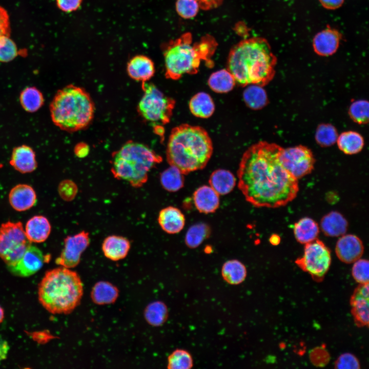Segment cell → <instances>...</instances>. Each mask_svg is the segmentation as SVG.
<instances>
[{
    "label": "cell",
    "mask_w": 369,
    "mask_h": 369,
    "mask_svg": "<svg viewBox=\"0 0 369 369\" xmlns=\"http://www.w3.org/2000/svg\"><path fill=\"white\" fill-rule=\"evenodd\" d=\"M295 263L314 281L321 282L331 265L330 250L321 240L316 239L305 244L303 256L297 258Z\"/></svg>",
    "instance_id": "10"
},
{
    "label": "cell",
    "mask_w": 369,
    "mask_h": 369,
    "mask_svg": "<svg viewBox=\"0 0 369 369\" xmlns=\"http://www.w3.org/2000/svg\"><path fill=\"white\" fill-rule=\"evenodd\" d=\"M270 241L274 245H278L280 242V237L276 234L272 235L270 238Z\"/></svg>",
    "instance_id": "51"
},
{
    "label": "cell",
    "mask_w": 369,
    "mask_h": 369,
    "mask_svg": "<svg viewBox=\"0 0 369 369\" xmlns=\"http://www.w3.org/2000/svg\"><path fill=\"white\" fill-rule=\"evenodd\" d=\"M243 93V100L248 107L259 110L265 107L268 101L267 94L262 86L257 85L247 86Z\"/></svg>",
    "instance_id": "32"
},
{
    "label": "cell",
    "mask_w": 369,
    "mask_h": 369,
    "mask_svg": "<svg viewBox=\"0 0 369 369\" xmlns=\"http://www.w3.org/2000/svg\"><path fill=\"white\" fill-rule=\"evenodd\" d=\"M322 5L328 9H335L339 7L344 0H319Z\"/></svg>",
    "instance_id": "50"
},
{
    "label": "cell",
    "mask_w": 369,
    "mask_h": 369,
    "mask_svg": "<svg viewBox=\"0 0 369 369\" xmlns=\"http://www.w3.org/2000/svg\"><path fill=\"white\" fill-rule=\"evenodd\" d=\"M175 8L177 14L184 19L195 17L200 9L196 0H176Z\"/></svg>",
    "instance_id": "41"
},
{
    "label": "cell",
    "mask_w": 369,
    "mask_h": 369,
    "mask_svg": "<svg viewBox=\"0 0 369 369\" xmlns=\"http://www.w3.org/2000/svg\"><path fill=\"white\" fill-rule=\"evenodd\" d=\"M368 282L359 284L350 299L351 313L358 327L368 326L369 321Z\"/></svg>",
    "instance_id": "14"
},
{
    "label": "cell",
    "mask_w": 369,
    "mask_h": 369,
    "mask_svg": "<svg viewBox=\"0 0 369 369\" xmlns=\"http://www.w3.org/2000/svg\"><path fill=\"white\" fill-rule=\"evenodd\" d=\"M338 136L336 128L331 124L319 125L316 132L317 142L321 146L328 147L335 144Z\"/></svg>",
    "instance_id": "38"
},
{
    "label": "cell",
    "mask_w": 369,
    "mask_h": 369,
    "mask_svg": "<svg viewBox=\"0 0 369 369\" xmlns=\"http://www.w3.org/2000/svg\"><path fill=\"white\" fill-rule=\"evenodd\" d=\"M45 259L42 251L31 244L20 259L15 264L8 266V269L13 275L28 277L42 268Z\"/></svg>",
    "instance_id": "13"
},
{
    "label": "cell",
    "mask_w": 369,
    "mask_h": 369,
    "mask_svg": "<svg viewBox=\"0 0 369 369\" xmlns=\"http://www.w3.org/2000/svg\"><path fill=\"white\" fill-rule=\"evenodd\" d=\"M210 232V228L207 224L202 222L195 224L188 229L185 236V243L190 248H196L209 236Z\"/></svg>",
    "instance_id": "36"
},
{
    "label": "cell",
    "mask_w": 369,
    "mask_h": 369,
    "mask_svg": "<svg viewBox=\"0 0 369 369\" xmlns=\"http://www.w3.org/2000/svg\"><path fill=\"white\" fill-rule=\"evenodd\" d=\"M340 39V35L335 30L326 29L318 33L313 40L315 52L322 56H327L337 50Z\"/></svg>",
    "instance_id": "22"
},
{
    "label": "cell",
    "mask_w": 369,
    "mask_h": 369,
    "mask_svg": "<svg viewBox=\"0 0 369 369\" xmlns=\"http://www.w3.org/2000/svg\"><path fill=\"white\" fill-rule=\"evenodd\" d=\"M217 46L214 38L209 35L193 43L190 32L166 43L163 47L166 77L177 80L185 74H196L201 60L206 61L210 67L213 63L211 57Z\"/></svg>",
    "instance_id": "4"
},
{
    "label": "cell",
    "mask_w": 369,
    "mask_h": 369,
    "mask_svg": "<svg viewBox=\"0 0 369 369\" xmlns=\"http://www.w3.org/2000/svg\"><path fill=\"white\" fill-rule=\"evenodd\" d=\"M336 368H360V363L357 357L350 353L341 354L335 362Z\"/></svg>",
    "instance_id": "44"
},
{
    "label": "cell",
    "mask_w": 369,
    "mask_h": 369,
    "mask_svg": "<svg viewBox=\"0 0 369 369\" xmlns=\"http://www.w3.org/2000/svg\"><path fill=\"white\" fill-rule=\"evenodd\" d=\"M337 141L340 150L346 154H356L361 151L364 146L362 136L355 131L342 133Z\"/></svg>",
    "instance_id": "31"
},
{
    "label": "cell",
    "mask_w": 369,
    "mask_h": 369,
    "mask_svg": "<svg viewBox=\"0 0 369 369\" xmlns=\"http://www.w3.org/2000/svg\"><path fill=\"white\" fill-rule=\"evenodd\" d=\"M213 150L211 138L204 129L181 124L172 130L166 158L170 166L185 175L203 169L212 156Z\"/></svg>",
    "instance_id": "3"
},
{
    "label": "cell",
    "mask_w": 369,
    "mask_h": 369,
    "mask_svg": "<svg viewBox=\"0 0 369 369\" xmlns=\"http://www.w3.org/2000/svg\"><path fill=\"white\" fill-rule=\"evenodd\" d=\"M0 34L10 35L9 16L5 8L0 6Z\"/></svg>",
    "instance_id": "46"
},
{
    "label": "cell",
    "mask_w": 369,
    "mask_h": 369,
    "mask_svg": "<svg viewBox=\"0 0 369 369\" xmlns=\"http://www.w3.org/2000/svg\"><path fill=\"white\" fill-rule=\"evenodd\" d=\"M82 0H56L58 8L65 12H71L80 7Z\"/></svg>",
    "instance_id": "45"
},
{
    "label": "cell",
    "mask_w": 369,
    "mask_h": 369,
    "mask_svg": "<svg viewBox=\"0 0 369 369\" xmlns=\"http://www.w3.org/2000/svg\"><path fill=\"white\" fill-rule=\"evenodd\" d=\"M368 263L367 260L360 258L354 262L352 270V276L359 284L368 282Z\"/></svg>",
    "instance_id": "42"
},
{
    "label": "cell",
    "mask_w": 369,
    "mask_h": 369,
    "mask_svg": "<svg viewBox=\"0 0 369 369\" xmlns=\"http://www.w3.org/2000/svg\"><path fill=\"white\" fill-rule=\"evenodd\" d=\"M364 251L361 239L352 234L343 235L336 244L335 252L340 260L345 263H354L360 259Z\"/></svg>",
    "instance_id": "15"
},
{
    "label": "cell",
    "mask_w": 369,
    "mask_h": 369,
    "mask_svg": "<svg viewBox=\"0 0 369 369\" xmlns=\"http://www.w3.org/2000/svg\"><path fill=\"white\" fill-rule=\"evenodd\" d=\"M169 316V311L166 304L161 301H156L149 304L145 311V317L147 322L154 326L164 324Z\"/></svg>",
    "instance_id": "34"
},
{
    "label": "cell",
    "mask_w": 369,
    "mask_h": 369,
    "mask_svg": "<svg viewBox=\"0 0 369 369\" xmlns=\"http://www.w3.org/2000/svg\"><path fill=\"white\" fill-rule=\"evenodd\" d=\"M4 318V311L3 309L0 306V323L3 321Z\"/></svg>",
    "instance_id": "52"
},
{
    "label": "cell",
    "mask_w": 369,
    "mask_h": 369,
    "mask_svg": "<svg viewBox=\"0 0 369 369\" xmlns=\"http://www.w3.org/2000/svg\"><path fill=\"white\" fill-rule=\"evenodd\" d=\"M193 365L192 356L186 350L176 348L168 356L167 368L190 369Z\"/></svg>",
    "instance_id": "37"
},
{
    "label": "cell",
    "mask_w": 369,
    "mask_h": 369,
    "mask_svg": "<svg viewBox=\"0 0 369 369\" xmlns=\"http://www.w3.org/2000/svg\"><path fill=\"white\" fill-rule=\"evenodd\" d=\"M91 295L95 303L104 305L114 302L118 296V291L112 284L100 281L95 284Z\"/></svg>",
    "instance_id": "29"
},
{
    "label": "cell",
    "mask_w": 369,
    "mask_h": 369,
    "mask_svg": "<svg viewBox=\"0 0 369 369\" xmlns=\"http://www.w3.org/2000/svg\"><path fill=\"white\" fill-rule=\"evenodd\" d=\"M319 228L318 224L309 217H304L295 223L294 233L299 242L306 244L316 239L318 235Z\"/></svg>",
    "instance_id": "28"
},
{
    "label": "cell",
    "mask_w": 369,
    "mask_h": 369,
    "mask_svg": "<svg viewBox=\"0 0 369 369\" xmlns=\"http://www.w3.org/2000/svg\"><path fill=\"white\" fill-rule=\"evenodd\" d=\"M348 223L341 214L332 211L323 217L321 228L323 233L330 237H337L345 234Z\"/></svg>",
    "instance_id": "24"
},
{
    "label": "cell",
    "mask_w": 369,
    "mask_h": 369,
    "mask_svg": "<svg viewBox=\"0 0 369 369\" xmlns=\"http://www.w3.org/2000/svg\"><path fill=\"white\" fill-rule=\"evenodd\" d=\"M210 186L219 195L230 193L236 184V178L230 171L224 169H217L210 175Z\"/></svg>",
    "instance_id": "27"
},
{
    "label": "cell",
    "mask_w": 369,
    "mask_h": 369,
    "mask_svg": "<svg viewBox=\"0 0 369 369\" xmlns=\"http://www.w3.org/2000/svg\"><path fill=\"white\" fill-rule=\"evenodd\" d=\"M221 275L223 280L228 284L239 285L245 280L247 270L245 265L240 261L231 259L222 264Z\"/></svg>",
    "instance_id": "25"
},
{
    "label": "cell",
    "mask_w": 369,
    "mask_h": 369,
    "mask_svg": "<svg viewBox=\"0 0 369 369\" xmlns=\"http://www.w3.org/2000/svg\"><path fill=\"white\" fill-rule=\"evenodd\" d=\"M52 120L61 130L74 132L87 127L94 117L95 106L84 88L69 85L59 90L50 105Z\"/></svg>",
    "instance_id": "6"
},
{
    "label": "cell",
    "mask_w": 369,
    "mask_h": 369,
    "mask_svg": "<svg viewBox=\"0 0 369 369\" xmlns=\"http://www.w3.org/2000/svg\"><path fill=\"white\" fill-rule=\"evenodd\" d=\"M131 248L129 240L119 235H110L107 237L102 243V251L105 257L113 261L125 258Z\"/></svg>",
    "instance_id": "20"
},
{
    "label": "cell",
    "mask_w": 369,
    "mask_h": 369,
    "mask_svg": "<svg viewBox=\"0 0 369 369\" xmlns=\"http://www.w3.org/2000/svg\"><path fill=\"white\" fill-rule=\"evenodd\" d=\"M208 83L210 88L218 93L231 91L236 84L233 76L227 69H221L213 73L209 77Z\"/></svg>",
    "instance_id": "30"
},
{
    "label": "cell",
    "mask_w": 369,
    "mask_h": 369,
    "mask_svg": "<svg viewBox=\"0 0 369 369\" xmlns=\"http://www.w3.org/2000/svg\"><path fill=\"white\" fill-rule=\"evenodd\" d=\"M143 95L139 100L137 111L146 121L154 127H162L169 122L175 101L166 96L154 85L142 83Z\"/></svg>",
    "instance_id": "8"
},
{
    "label": "cell",
    "mask_w": 369,
    "mask_h": 369,
    "mask_svg": "<svg viewBox=\"0 0 369 369\" xmlns=\"http://www.w3.org/2000/svg\"><path fill=\"white\" fill-rule=\"evenodd\" d=\"M158 222L165 232L174 234L179 233L183 229L185 224V217L178 208L169 206L160 211Z\"/></svg>",
    "instance_id": "19"
},
{
    "label": "cell",
    "mask_w": 369,
    "mask_h": 369,
    "mask_svg": "<svg viewBox=\"0 0 369 369\" xmlns=\"http://www.w3.org/2000/svg\"><path fill=\"white\" fill-rule=\"evenodd\" d=\"M127 71L132 79L143 83L148 81L153 76L155 66L153 61L148 56L137 55L128 61Z\"/></svg>",
    "instance_id": "16"
},
{
    "label": "cell",
    "mask_w": 369,
    "mask_h": 369,
    "mask_svg": "<svg viewBox=\"0 0 369 369\" xmlns=\"http://www.w3.org/2000/svg\"><path fill=\"white\" fill-rule=\"evenodd\" d=\"M193 200L197 210L202 213H214L219 206V195L207 185L202 186L195 191Z\"/></svg>",
    "instance_id": "21"
},
{
    "label": "cell",
    "mask_w": 369,
    "mask_h": 369,
    "mask_svg": "<svg viewBox=\"0 0 369 369\" xmlns=\"http://www.w3.org/2000/svg\"><path fill=\"white\" fill-rule=\"evenodd\" d=\"M19 100L23 109L30 113L38 110L44 102L43 94L34 87L24 89L20 94Z\"/></svg>",
    "instance_id": "33"
},
{
    "label": "cell",
    "mask_w": 369,
    "mask_h": 369,
    "mask_svg": "<svg viewBox=\"0 0 369 369\" xmlns=\"http://www.w3.org/2000/svg\"><path fill=\"white\" fill-rule=\"evenodd\" d=\"M31 244L21 222L8 221L0 227V257L7 266L15 264Z\"/></svg>",
    "instance_id": "9"
},
{
    "label": "cell",
    "mask_w": 369,
    "mask_h": 369,
    "mask_svg": "<svg viewBox=\"0 0 369 369\" xmlns=\"http://www.w3.org/2000/svg\"><path fill=\"white\" fill-rule=\"evenodd\" d=\"M279 158L282 166L297 179L311 173L315 162L312 151L303 146L282 148Z\"/></svg>",
    "instance_id": "11"
},
{
    "label": "cell",
    "mask_w": 369,
    "mask_h": 369,
    "mask_svg": "<svg viewBox=\"0 0 369 369\" xmlns=\"http://www.w3.org/2000/svg\"><path fill=\"white\" fill-rule=\"evenodd\" d=\"M9 350L8 343L6 340L0 338V364L7 358Z\"/></svg>",
    "instance_id": "49"
},
{
    "label": "cell",
    "mask_w": 369,
    "mask_h": 369,
    "mask_svg": "<svg viewBox=\"0 0 369 369\" xmlns=\"http://www.w3.org/2000/svg\"><path fill=\"white\" fill-rule=\"evenodd\" d=\"M83 285L79 275L63 266L47 271L38 286V300L48 312L67 314L79 303Z\"/></svg>",
    "instance_id": "5"
},
{
    "label": "cell",
    "mask_w": 369,
    "mask_h": 369,
    "mask_svg": "<svg viewBox=\"0 0 369 369\" xmlns=\"http://www.w3.org/2000/svg\"><path fill=\"white\" fill-rule=\"evenodd\" d=\"M276 58L266 39L253 37L244 39L230 50L227 70L241 86L268 84L275 75Z\"/></svg>",
    "instance_id": "2"
},
{
    "label": "cell",
    "mask_w": 369,
    "mask_h": 369,
    "mask_svg": "<svg viewBox=\"0 0 369 369\" xmlns=\"http://www.w3.org/2000/svg\"><path fill=\"white\" fill-rule=\"evenodd\" d=\"M162 160L147 146L130 140L112 154L111 171L115 178L138 188L147 181L150 171Z\"/></svg>",
    "instance_id": "7"
},
{
    "label": "cell",
    "mask_w": 369,
    "mask_h": 369,
    "mask_svg": "<svg viewBox=\"0 0 369 369\" xmlns=\"http://www.w3.org/2000/svg\"><path fill=\"white\" fill-rule=\"evenodd\" d=\"M282 147L260 141L243 153L237 171L238 186L247 201L257 208H276L294 199L298 179L281 165Z\"/></svg>",
    "instance_id": "1"
},
{
    "label": "cell",
    "mask_w": 369,
    "mask_h": 369,
    "mask_svg": "<svg viewBox=\"0 0 369 369\" xmlns=\"http://www.w3.org/2000/svg\"><path fill=\"white\" fill-rule=\"evenodd\" d=\"M89 233L82 231L64 239V248L55 262L61 266L72 268L80 262L82 253L90 244Z\"/></svg>",
    "instance_id": "12"
},
{
    "label": "cell",
    "mask_w": 369,
    "mask_h": 369,
    "mask_svg": "<svg viewBox=\"0 0 369 369\" xmlns=\"http://www.w3.org/2000/svg\"><path fill=\"white\" fill-rule=\"evenodd\" d=\"M17 55V46L10 38V35L0 34V61H10Z\"/></svg>",
    "instance_id": "40"
},
{
    "label": "cell",
    "mask_w": 369,
    "mask_h": 369,
    "mask_svg": "<svg viewBox=\"0 0 369 369\" xmlns=\"http://www.w3.org/2000/svg\"><path fill=\"white\" fill-rule=\"evenodd\" d=\"M9 200L11 207L17 211H24L32 208L36 202V195L32 187L19 184L10 191Z\"/></svg>",
    "instance_id": "17"
},
{
    "label": "cell",
    "mask_w": 369,
    "mask_h": 369,
    "mask_svg": "<svg viewBox=\"0 0 369 369\" xmlns=\"http://www.w3.org/2000/svg\"><path fill=\"white\" fill-rule=\"evenodd\" d=\"M58 192L63 200L69 201L75 197L78 192V188L72 180H64L58 185Z\"/></svg>",
    "instance_id": "43"
},
{
    "label": "cell",
    "mask_w": 369,
    "mask_h": 369,
    "mask_svg": "<svg viewBox=\"0 0 369 369\" xmlns=\"http://www.w3.org/2000/svg\"><path fill=\"white\" fill-rule=\"evenodd\" d=\"M160 183L162 187L170 192H175L184 185L183 174L176 167L170 166L161 174Z\"/></svg>",
    "instance_id": "35"
},
{
    "label": "cell",
    "mask_w": 369,
    "mask_h": 369,
    "mask_svg": "<svg viewBox=\"0 0 369 369\" xmlns=\"http://www.w3.org/2000/svg\"><path fill=\"white\" fill-rule=\"evenodd\" d=\"M200 9L209 10L219 7L223 0H196Z\"/></svg>",
    "instance_id": "47"
},
{
    "label": "cell",
    "mask_w": 369,
    "mask_h": 369,
    "mask_svg": "<svg viewBox=\"0 0 369 369\" xmlns=\"http://www.w3.org/2000/svg\"><path fill=\"white\" fill-rule=\"evenodd\" d=\"M189 109L192 114L199 118H208L215 111V104L208 93L200 92L195 94L190 100Z\"/></svg>",
    "instance_id": "26"
},
{
    "label": "cell",
    "mask_w": 369,
    "mask_h": 369,
    "mask_svg": "<svg viewBox=\"0 0 369 369\" xmlns=\"http://www.w3.org/2000/svg\"><path fill=\"white\" fill-rule=\"evenodd\" d=\"M10 163L22 173L32 172L37 167L34 151L30 147L25 145L13 149Z\"/></svg>",
    "instance_id": "18"
},
{
    "label": "cell",
    "mask_w": 369,
    "mask_h": 369,
    "mask_svg": "<svg viewBox=\"0 0 369 369\" xmlns=\"http://www.w3.org/2000/svg\"><path fill=\"white\" fill-rule=\"evenodd\" d=\"M51 229L50 223L46 217L36 215L27 221L25 232L27 238L31 242L40 243L48 238Z\"/></svg>",
    "instance_id": "23"
},
{
    "label": "cell",
    "mask_w": 369,
    "mask_h": 369,
    "mask_svg": "<svg viewBox=\"0 0 369 369\" xmlns=\"http://www.w3.org/2000/svg\"><path fill=\"white\" fill-rule=\"evenodd\" d=\"M90 151L89 146L84 142H80L76 145L74 148V153L78 158L86 157Z\"/></svg>",
    "instance_id": "48"
},
{
    "label": "cell",
    "mask_w": 369,
    "mask_h": 369,
    "mask_svg": "<svg viewBox=\"0 0 369 369\" xmlns=\"http://www.w3.org/2000/svg\"><path fill=\"white\" fill-rule=\"evenodd\" d=\"M368 102L365 100L353 102L349 108V115L351 118L359 124H365L368 121Z\"/></svg>",
    "instance_id": "39"
}]
</instances>
